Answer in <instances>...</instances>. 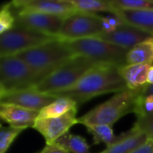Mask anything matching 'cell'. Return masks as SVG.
Returning <instances> with one entry per match:
<instances>
[{"label": "cell", "mask_w": 153, "mask_h": 153, "mask_svg": "<svg viewBox=\"0 0 153 153\" xmlns=\"http://www.w3.org/2000/svg\"><path fill=\"white\" fill-rule=\"evenodd\" d=\"M54 144L69 153H91V147L83 137L69 132L57 139Z\"/></svg>", "instance_id": "21"}, {"label": "cell", "mask_w": 153, "mask_h": 153, "mask_svg": "<svg viewBox=\"0 0 153 153\" xmlns=\"http://www.w3.org/2000/svg\"><path fill=\"white\" fill-rule=\"evenodd\" d=\"M127 65H153V38L143 41L130 49L126 56Z\"/></svg>", "instance_id": "19"}, {"label": "cell", "mask_w": 153, "mask_h": 153, "mask_svg": "<svg viewBox=\"0 0 153 153\" xmlns=\"http://www.w3.org/2000/svg\"><path fill=\"white\" fill-rule=\"evenodd\" d=\"M147 81H148V85H153V65H151L149 68Z\"/></svg>", "instance_id": "30"}, {"label": "cell", "mask_w": 153, "mask_h": 153, "mask_svg": "<svg viewBox=\"0 0 153 153\" xmlns=\"http://www.w3.org/2000/svg\"><path fill=\"white\" fill-rule=\"evenodd\" d=\"M117 14L126 23L153 35V10H120Z\"/></svg>", "instance_id": "17"}, {"label": "cell", "mask_w": 153, "mask_h": 153, "mask_svg": "<svg viewBox=\"0 0 153 153\" xmlns=\"http://www.w3.org/2000/svg\"><path fill=\"white\" fill-rule=\"evenodd\" d=\"M78 12L87 13H109L111 14H117L118 10L115 8L111 0H71Z\"/></svg>", "instance_id": "20"}, {"label": "cell", "mask_w": 153, "mask_h": 153, "mask_svg": "<svg viewBox=\"0 0 153 153\" xmlns=\"http://www.w3.org/2000/svg\"><path fill=\"white\" fill-rule=\"evenodd\" d=\"M98 63L82 56H74L57 70L43 79L34 89L54 95L74 86L91 68Z\"/></svg>", "instance_id": "4"}, {"label": "cell", "mask_w": 153, "mask_h": 153, "mask_svg": "<svg viewBox=\"0 0 153 153\" xmlns=\"http://www.w3.org/2000/svg\"><path fill=\"white\" fill-rule=\"evenodd\" d=\"M54 39L56 38L16 25L12 30L0 34V57L15 56Z\"/></svg>", "instance_id": "7"}, {"label": "cell", "mask_w": 153, "mask_h": 153, "mask_svg": "<svg viewBox=\"0 0 153 153\" xmlns=\"http://www.w3.org/2000/svg\"><path fill=\"white\" fill-rule=\"evenodd\" d=\"M90 134L92 135L94 145L104 143L107 147L114 144L119 139V135H115L113 126L107 125H96L85 126Z\"/></svg>", "instance_id": "22"}, {"label": "cell", "mask_w": 153, "mask_h": 153, "mask_svg": "<svg viewBox=\"0 0 153 153\" xmlns=\"http://www.w3.org/2000/svg\"><path fill=\"white\" fill-rule=\"evenodd\" d=\"M75 55L66 41L57 38L40 46L15 55L32 68L42 79L51 74Z\"/></svg>", "instance_id": "2"}, {"label": "cell", "mask_w": 153, "mask_h": 153, "mask_svg": "<svg viewBox=\"0 0 153 153\" xmlns=\"http://www.w3.org/2000/svg\"><path fill=\"white\" fill-rule=\"evenodd\" d=\"M115 8L120 10H153V0H111Z\"/></svg>", "instance_id": "23"}, {"label": "cell", "mask_w": 153, "mask_h": 153, "mask_svg": "<svg viewBox=\"0 0 153 153\" xmlns=\"http://www.w3.org/2000/svg\"><path fill=\"white\" fill-rule=\"evenodd\" d=\"M79 105L68 97H57L56 100L40 110L38 118H52L62 117L74 108H78Z\"/></svg>", "instance_id": "18"}, {"label": "cell", "mask_w": 153, "mask_h": 153, "mask_svg": "<svg viewBox=\"0 0 153 153\" xmlns=\"http://www.w3.org/2000/svg\"><path fill=\"white\" fill-rule=\"evenodd\" d=\"M97 38L130 50L137 44L153 38V35L131 24L125 23L115 30L108 33L104 32Z\"/></svg>", "instance_id": "13"}, {"label": "cell", "mask_w": 153, "mask_h": 153, "mask_svg": "<svg viewBox=\"0 0 153 153\" xmlns=\"http://www.w3.org/2000/svg\"><path fill=\"white\" fill-rule=\"evenodd\" d=\"M39 153H69L56 144H46L45 148Z\"/></svg>", "instance_id": "29"}, {"label": "cell", "mask_w": 153, "mask_h": 153, "mask_svg": "<svg viewBox=\"0 0 153 153\" xmlns=\"http://www.w3.org/2000/svg\"><path fill=\"white\" fill-rule=\"evenodd\" d=\"M10 4L16 11H35L63 18L78 12L71 0H16Z\"/></svg>", "instance_id": "11"}, {"label": "cell", "mask_w": 153, "mask_h": 153, "mask_svg": "<svg viewBox=\"0 0 153 153\" xmlns=\"http://www.w3.org/2000/svg\"><path fill=\"white\" fill-rule=\"evenodd\" d=\"M143 95H152L153 96V85H147L142 91Z\"/></svg>", "instance_id": "31"}, {"label": "cell", "mask_w": 153, "mask_h": 153, "mask_svg": "<svg viewBox=\"0 0 153 153\" xmlns=\"http://www.w3.org/2000/svg\"><path fill=\"white\" fill-rule=\"evenodd\" d=\"M39 115L38 111L26 109L16 105L0 103V117L11 127L24 130L28 127H33Z\"/></svg>", "instance_id": "14"}, {"label": "cell", "mask_w": 153, "mask_h": 153, "mask_svg": "<svg viewBox=\"0 0 153 153\" xmlns=\"http://www.w3.org/2000/svg\"><path fill=\"white\" fill-rule=\"evenodd\" d=\"M120 67L114 65H96L74 86L57 93L56 97H68L80 106L98 96L124 91L127 87L120 74Z\"/></svg>", "instance_id": "1"}, {"label": "cell", "mask_w": 153, "mask_h": 153, "mask_svg": "<svg viewBox=\"0 0 153 153\" xmlns=\"http://www.w3.org/2000/svg\"><path fill=\"white\" fill-rule=\"evenodd\" d=\"M10 3L2 5L0 10V34H3L16 26V15L12 10Z\"/></svg>", "instance_id": "24"}, {"label": "cell", "mask_w": 153, "mask_h": 153, "mask_svg": "<svg viewBox=\"0 0 153 153\" xmlns=\"http://www.w3.org/2000/svg\"><path fill=\"white\" fill-rule=\"evenodd\" d=\"M75 56H82L98 64L123 66L126 64L129 50L98 38H87L66 41Z\"/></svg>", "instance_id": "6"}, {"label": "cell", "mask_w": 153, "mask_h": 153, "mask_svg": "<svg viewBox=\"0 0 153 153\" xmlns=\"http://www.w3.org/2000/svg\"><path fill=\"white\" fill-rule=\"evenodd\" d=\"M130 153H153V140H148L144 144Z\"/></svg>", "instance_id": "28"}, {"label": "cell", "mask_w": 153, "mask_h": 153, "mask_svg": "<svg viewBox=\"0 0 153 153\" xmlns=\"http://www.w3.org/2000/svg\"><path fill=\"white\" fill-rule=\"evenodd\" d=\"M134 127L138 131L144 133L149 140H153V113L142 117H137Z\"/></svg>", "instance_id": "27"}, {"label": "cell", "mask_w": 153, "mask_h": 153, "mask_svg": "<svg viewBox=\"0 0 153 153\" xmlns=\"http://www.w3.org/2000/svg\"><path fill=\"white\" fill-rule=\"evenodd\" d=\"M104 33L101 15L77 12L65 18L57 39L71 41L87 38H97Z\"/></svg>", "instance_id": "8"}, {"label": "cell", "mask_w": 153, "mask_h": 153, "mask_svg": "<svg viewBox=\"0 0 153 153\" xmlns=\"http://www.w3.org/2000/svg\"><path fill=\"white\" fill-rule=\"evenodd\" d=\"M16 25L57 38L65 18L35 11H17Z\"/></svg>", "instance_id": "9"}, {"label": "cell", "mask_w": 153, "mask_h": 153, "mask_svg": "<svg viewBox=\"0 0 153 153\" xmlns=\"http://www.w3.org/2000/svg\"><path fill=\"white\" fill-rule=\"evenodd\" d=\"M136 117H142L153 113V96L152 95H143L141 93L138 98L134 112Z\"/></svg>", "instance_id": "26"}, {"label": "cell", "mask_w": 153, "mask_h": 153, "mask_svg": "<svg viewBox=\"0 0 153 153\" xmlns=\"http://www.w3.org/2000/svg\"><path fill=\"white\" fill-rule=\"evenodd\" d=\"M151 65L134 64L126 65L119 68L121 76L126 82L127 89L133 91H143L147 85V75Z\"/></svg>", "instance_id": "16"}, {"label": "cell", "mask_w": 153, "mask_h": 153, "mask_svg": "<svg viewBox=\"0 0 153 153\" xmlns=\"http://www.w3.org/2000/svg\"><path fill=\"white\" fill-rule=\"evenodd\" d=\"M77 111L78 108H74L62 117L38 118L32 128L44 137L46 144H53L57 139L68 133L72 126L79 124L76 117Z\"/></svg>", "instance_id": "10"}, {"label": "cell", "mask_w": 153, "mask_h": 153, "mask_svg": "<svg viewBox=\"0 0 153 153\" xmlns=\"http://www.w3.org/2000/svg\"><path fill=\"white\" fill-rule=\"evenodd\" d=\"M24 129L14 128L11 126L4 127L1 126L0 130V153H5L10 146L13 144V141Z\"/></svg>", "instance_id": "25"}, {"label": "cell", "mask_w": 153, "mask_h": 153, "mask_svg": "<svg viewBox=\"0 0 153 153\" xmlns=\"http://www.w3.org/2000/svg\"><path fill=\"white\" fill-rule=\"evenodd\" d=\"M57 97L40 92L34 88L0 95V103L16 105L26 109L40 112Z\"/></svg>", "instance_id": "12"}, {"label": "cell", "mask_w": 153, "mask_h": 153, "mask_svg": "<svg viewBox=\"0 0 153 153\" xmlns=\"http://www.w3.org/2000/svg\"><path fill=\"white\" fill-rule=\"evenodd\" d=\"M142 91L126 89L124 91L118 92L108 100L79 117L78 122L84 126L96 125L113 126L121 117L134 112L136 101Z\"/></svg>", "instance_id": "3"}, {"label": "cell", "mask_w": 153, "mask_h": 153, "mask_svg": "<svg viewBox=\"0 0 153 153\" xmlns=\"http://www.w3.org/2000/svg\"><path fill=\"white\" fill-rule=\"evenodd\" d=\"M149 140L148 136L135 127L119 134V139L114 144L107 147L100 153H130Z\"/></svg>", "instance_id": "15"}, {"label": "cell", "mask_w": 153, "mask_h": 153, "mask_svg": "<svg viewBox=\"0 0 153 153\" xmlns=\"http://www.w3.org/2000/svg\"><path fill=\"white\" fill-rule=\"evenodd\" d=\"M42 80L21 58L15 56L0 57V95L34 88Z\"/></svg>", "instance_id": "5"}]
</instances>
